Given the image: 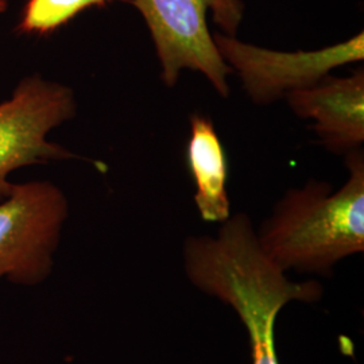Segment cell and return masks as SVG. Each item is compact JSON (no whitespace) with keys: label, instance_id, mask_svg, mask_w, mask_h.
I'll return each mask as SVG.
<instances>
[{"label":"cell","instance_id":"obj_4","mask_svg":"<svg viewBox=\"0 0 364 364\" xmlns=\"http://www.w3.org/2000/svg\"><path fill=\"white\" fill-rule=\"evenodd\" d=\"M68 216V197L54 182L15 183L0 201V281L25 287L48 281Z\"/></svg>","mask_w":364,"mask_h":364},{"label":"cell","instance_id":"obj_2","mask_svg":"<svg viewBox=\"0 0 364 364\" xmlns=\"http://www.w3.org/2000/svg\"><path fill=\"white\" fill-rule=\"evenodd\" d=\"M348 178L333 192L311 180L289 189L260 225L257 239L282 272L326 274L338 262L364 250V154H346Z\"/></svg>","mask_w":364,"mask_h":364},{"label":"cell","instance_id":"obj_3","mask_svg":"<svg viewBox=\"0 0 364 364\" xmlns=\"http://www.w3.org/2000/svg\"><path fill=\"white\" fill-rule=\"evenodd\" d=\"M132 4L150 30L166 87H176L188 69L201 73L221 97L230 96L232 72L209 33L207 11L223 34L236 37L243 19L242 0H132Z\"/></svg>","mask_w":364,"mask_h":364},{"label":"cell","instance_id":"obj_8","mask_svg":"<svg viewBox=\"0 0 364 364\" xmlns=\"http://www.w3.org/2000/svg\"><path fill=\"white\" fill-rule=\"evenodd\" d=\"M186 162L195 182L196 207L203 220L224 223L231 216L227 192L228 159L220 138L208 117H191Z\"/></svg>","mask_w":364,"mask_h":364},{"label":"cell","instance_id":"obj_1","mask_svg":"<svg viewBox=\"0 0 364 364\" xmlns=\"http://www.w3.org/2000/svg\"><path fill=\"white\" fill-rule=\"evenodd\" d=\"M183 269L198 290L232 306L247 329L252 364H279L274 326L291 301L314 302L323 296L317 281L291 282L262 251L248 215L221 223L216 236H191L183 243Z\"/></svg>","mask_w":364,"mask_h":364},{"label":"cell","instance_id":"obj_9","mask_svg":"<svg viewBox=\"0 0 364 364\" xmlns=\"http://www.w3.org/2000/svg\"><path fill=\"white\" fill-rule=\"evenodd\" d=\"M112 0H28L18 30L23 34L48 36L78 14L91 7H103Z\"/></svg>","mask_w":364,"mask_h":364},{"label":"cell","instance_id":"obj_5","mask_svg":"<svg viewBox=\"0 0 364 364\" xmlns=\"http://www.w3.org/2000/svg\"><path fill=\"white\" fill-rule=\"evenodd\" d=\"M75 91L39 73L22 78L0 103V201L13 192L16 170L80 156L49 141V134L77 115Z\"/></svg>","mask_w":364,"mask_h":364},{"label":"cell","instance_id":"obj_7","mask_svg":"<svg viewBox=\"0 0 364 364\" xmlns=\"http://www.w3.org/2000/svg\"><path fill=\"white\" fill-rule=\"evenodd\" d=\"M291 111L313 120V130L332 153L347 154L364 142V69L350 76L332 73L309 88L287 96Z\"/></svg>","mask_w":364,"mask_h":364},{"label":"cell","instance_id":"obj_10","mask_svg":"<svg viewBox=\"0 0 364 364\" xmlns=\"http://www.w3.org/2000/svg\"><path fill=\"white\" fill-rule=\"evenodd\" d=\"M9 7V1L7 0H0V14L4 13Z\"/></svg>","mask_w":364,"mask_h":364},{"label":"cell","instance_id":"obj_6","mask_svg":"<svg viewBox=\"0 0 364 364\" xmlns=\"http://www.w3.org/2000/svg\"><path fill=\"white\" fill-rule=\"evenodd\" d=\"M224 63L240 78L248 99L273 105L291 92L309 88L340 66L364 60V34L317 50L279 52L225 34H213Z\"/></svg>","mask_w":364,"mask_h":364}]
</instances>
